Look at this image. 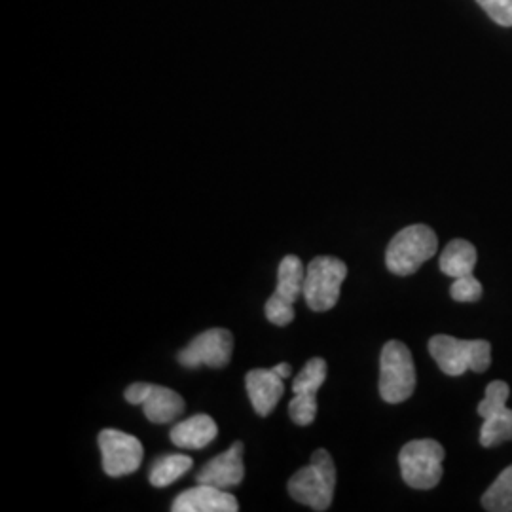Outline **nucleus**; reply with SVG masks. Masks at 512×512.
Here are the masks:
<instances>
[{"label": "nucleus", "instance_id": "f257e3e1", "mask_svg": "<svg viewBox=\"0 0 512 512\" xmlns=\"http://www.w3.org/2000/svg\"><path fill=\"white\" fill-rule=\"evenodd\" d=\"M336 488V467L327 450H317L310 465L296 471L289 480V494L294 501L313 511H327Z\"/></svg>", "mask_w": 512, "mask_h": 512}, {"label": "nucleus", "instance_id": "f03ea898", "mask_svg": "<svg viewBox=\"0 0 512 512\" xmlns=\"http://www.w3.org/2000/svg\"><path fill=\"white\" fill-rule=\"evenodd\" d=\"M429 353L448 376H461L467 370L482 374L492 365V344L486 340H458L439 334L429 340Z\"/></svg>", "mask_w": 512, "mask_h": 512}, {"label": "nucleus", "instance_id": "7ed1b4c3", "mask_svg": "<svg viewBox=\"0 0 512 512\" xmlns=\"http://www.w3.org/2000/svg\"><path fill=\"white\" fill-rule=\"evenodd\" d=\"M437 249V234L425 224H414L391 239L385 253V266L391 274L401 277L416 274L429 258L435 256Z\"/></svg>", "mask_w": 512, "mask_h": 512}, {"label": "nucleus", "instance_id": "20e7f679", "mask_svg": "<svg viewBox=\"0 0 512 512\" xmlns=\"http://www.w3.org/2000/svg\"><path fill=\"white\" fill-rule=\"evenodd\" d=\"M416 389V366L408 346L399 340L385 344L380 355V395L385 403L399 404Z\"/></svg>", "mask_w": 512, "mask_h": 512}, {"label": "nucleus", "instance_id": "39448f33", "mask_svg": "<svg viewBox=\"0 0 512 512\" xmlns=\"http://www.w3.org/2000/svg\"><path fill=\"white\" fill-rule=\"evenodd\" d=\"M348 266L334 256L313 258L304 277V298L313 311H329L338 304Z\"/></svg>", "mask_w": 512, "mask_h": 512}, {"label": "nucleus", "instance_id": "423d86ee", "mask_svg": "<svg viewBox=\"0 0 512 512\" xmlns=\"http://www.w3.org/2000/svg\"><path fill=\"white\" fill-rule=\"evenodd\" d=\"M444 448L437 440H412L404 444L399 463L403 480L414 490H431L442 478Z\"/></svg>", "mask_w": 512, "mask_h": 512}, {"label": "nucleus", "instance_id": "0eeeda50", "mask_svg": "<svg viewBox=\"0 0 512 512\" xmlns=\"http://www.w3.org/2000/svg\"><path fill=\"white\" fill-rule=\"evenodd\" d=\"M304 277L306 270L298 256H285L277 270V287L275 293L266 302V317L277 327H287L293 323L294 302L304 294Z\"/></svg>", "mask_w": 512, "mask_h": 512}, {"label": "nucleus", "instance_id": "6e6552de", "mask_svg": "<svg viewBox=\"0 0 512 512\" xmlns=\"http://www.w3.org/2000/svg\"><path fill=\"white\" fill-rule=\"evenodd\" d=\"M99 448L103 454V469L112 478L135 473L143 458L145 450L141 440L118 429H103L99 433Z\"/></svg>", "mask_w": 512, "mask_h": 512}, {"label": "nucleus", "instance_id": "1a4fd4ad", "mask_svg": "<svg viewBox=\"0 0 512 512\" xmlns=\"http://www.w3.org/2000/svg\"><path fill=\"white\" fill-rule=\"evenodd\" d=\"M234 351V336L226 329H209L198 334L186 348L179 353V363L186 368L211 366L222 368L228 365Z\"/></svg>", "mask_w": 512, "mask_h": 512}, {"label": "nucleus", "instance_id": "9d476101", "mask_svg": "<svg viewBox=\"0 0 512 512\" xmlns=\"http://www.w3.org/2000/svg\"><path fill=\"white\" fill-rule=\"evenodd\" d=\"M129 404H141L145 416L152 423H169L181 416L184 399L173 389L164 385L133 384L124 393Z\"/></svg>", "mask_w": 512, "mask_h": 512}, {"label": "nucleus", "instance_id": "9b49d317", "mask_svg": "<svg viewBox=\"0 0 512 512\" xmlns=\"http://www.w3.org/2000/svg\"><path fill=\"white\" fill-rule=\"evenodd\" d=\"M245 476L243 465V442H234L224 454L211 459L196 475L198 484H209L220 490H228L241 484Z\"/></svg>", "mask_w": 512, "mask_h": 512}, {"label": "nucleus", "instance_id": "f8f14e48", "mask_svg": "<svg viewBox=\"0 0 512 512\" xmlns=\"http://www.w3.org/2000/svg\"><path fill=\"white\" fill-rule=\"evenodd\" d=\"M173 512H238V499L226 490H220L209 484H198L192 490H186L175 497Z\"/></svg>", "mask_w": 512, "mask_h": 512}, {"label": "nucleus", "instance_id": "ddd939ff", "mask_svg": "<svg viewBox=\"0 0 512 512\" xmlns=\"http://www.w3.org/2000/svg\"><path fill=\"white\" fill-rule=\"evenodd\" d=\"M283 380L274 368H255L251 372H247L245 376V385H247V393L251 404L255 408L256 414L266 418L272 414L279 399L283 397Z\"/></svg>", "mask_w": 512, "mask_h": 512}, {"label": "nucleus", "instance_id": "4468645a", "mask_svg": "<svg viewBox=\"0 0 512 512\" xmlns=\"http://www.w3.org/2000/svg\"><path fill=\"white\" fill-rule=\"evenodd\" d=\"M219 435V427L215 420L207 414H196L188 420L177 423L171 429V440L179 448H190V450H200L207 444H211Z\"/></svg>", "mask_w": 512, "mask_h": 512}, {"label": "nucleus", "instance_id": "2eb2a0df", "mask_svg": "<svg viewBox=\"0 0 512 512\" xmlns=\"http://www.w3.org/2000/svg\"><path fill=\"white\" fill-rule=\"evenodd\" d=\"M476 249L471 241L454 239L446 245L444 253L440 255V272L448 277H463L473 274L476 266Z\"/></svg>", "mask_w": 512, "mask_h": 512}, {"label": "nucleus", "instance_id": "dca6fc26", "mask_svg": "<svg viewBox=\"0 0 512 512\" xmlns=\"http://www.w3.org/2000/svg\"><path fill=\"white\" fill-rule=\"evenodd\" d=\"M192 465L194 461L183 454H169L164 458L156 459L150 469V484L154 488H165L186 475L192 469Z\"/></svg>", "mask_w": 512, "mask_h": 512}, {"label": "nucleus", "instance_id": "f3484780", "mask_svg": "<svg viewBox=\"0 0 512 512\" xmlns=\"http://www.w3.org/2000/svg\"><path fill=\"white\" fill-rule=\"evenodd\" d=\"M507 440H512V410L505 406L492 416L484 418L480 429V444L484 448H492Z\"/></svg>", "mask_w": 512, "mask_h": 512}, {"label": "nucleus", "instance_id": "a211bd4d", "mask_svg": "<svg viewBox=\"0 0 512 512\" xmlns=\"http://www.w3.org/2000/svg\"><path fill=\"white\" fill-rule=\"evenodd\" d=\"M482 505L490 512H512V465L482 495Z\"/></svg>", "mask_w": 512, "mask_h": 512}, {"label": "nucleus", "instance_id": "6ab92c4d", "mask_svg": "<svg viewBox=\"0 0 512 512\" xmlns=\"http://www.w3.org/2000/svg\"><path fill=\"white\" fill-rule=\"evenodd\" d=\"M327 380V361L321 357H313L306 366L296 374L293 382V393H317Z\"/></svg>", "mask_w": 512, "mask_h": 512}, {"label": "nucleus", "instance_id": "aec40b11", "mask_svg": "<svg viewBox=\"0 0 512 512\" xmlns=\"http://www.w3.org/2000/svg\"><path fill=\"white\" fill-rule=\"evenodd\" d=\"M511 395V387L501 380H495L486 387V395L482 399V403L478 404V416L484 420L488 416H492L497 410L507 406V399Z\"/></svg>", "mask_w": 512, "mask_h": 512}, {"label": "nucleus", "instance_id": "412c9836", "mask_svg": "<svg viewBox=\"0 0 512 512\" xmlns=\"http://www.w3.org/2000/svg\"><path fill=\"white\" fill-rule=\"evenodd\" d=\"M289 416L300 427L311 425L317 416V393L294 395L293 401L289 404Z\"/></svg>", "mask_w": 512, "mask_h": 512}, {"label": "nucleus", "instance_id": "4be33fe9", "mask_svg": "<svg viewBox=\"0 0 512 512\" xmlns=\"http://www.w3.org/2000/svg\"><path fill=\"white\" fill-rule=\"evenodd\" d=\"M450 294L456 302H478L482 298V285L475 275H463L454 281Z\"/></svg>", "mask_w": 512, "mask_h": 512}, {"label": "nucleus", "instance_id": "5701e85b", "mask_svg": "<svg viewBox=\"0 0 512 512\" xmlns=\"http://www.w3.org/2000/svg\"><path fill=\"white\" fill-rule=\"evenodd\" d=\"M495 23L512 27V0H476Z\"/></svg>", "mask_w": 512, "mask_h": 512}, {"label": "nucleus", "instance_id": "b1692460", "mask_svg": "<svg viewBox=\"0 0 512 512\" xmlns=\"http://www.w3.org/2000/svg\"><path fill=\"white\" fill-rule=\"evenodd\" d=\"M274 370L281 378H289L293 374V368H291L289 363H281V365L274 366Z\"/></svg>", "mask_w": 512, "mask_h": 512}]
</instances>
